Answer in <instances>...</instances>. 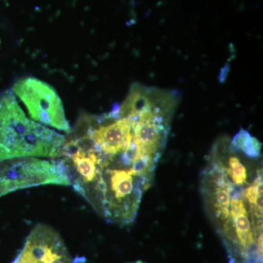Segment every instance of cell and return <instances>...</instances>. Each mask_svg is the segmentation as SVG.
<instances>
[{
	"instance_id": "obj_1",
	"label": "cell",
	"mask_w": 263,
	"mask_h": 263,
	"mask_svg": "<svg viewBox=\"0 0 263 263\" xmlns=\"http://www.w3.org/2000/svg\"><path fill=\"white\" fill-rule=\"evenodd\" d=\"M65 141L62 135L29 119L13 91L0 94V163L25 157L57 158Z\"/></svg>"
},
{
	"instance_id": "obj_2",
	"label": "cell",
	"mask_w": 263,
	"mask_h": 263,
	"mask_svg": "<svg viewBox=\"0 0 263 263\" xmlns=\"http://www.w3.org/2000/svg\"><path fill=\"white\" fill-rule=\"evenodd\" d=\"M132 164L127 168L113 167L105 159L104 161L94 194L108 221L123 224L133 221L142 194L148 186L146 176L137 174Z\"/></svg>"
},
{
	"instance_id": "obj_3",
	"label": "cell",
	"mask_w": 263,
	"mask_h": 263,
	"mask_svg": "<svg viewBox=\"0 0 263 263\" xmlns=\"http://www.w3.org/2000/svg\"><path fill=\"white\" fill-rule=\"evenodd\" d=\"M13 90L34 120L58 130L70 133L61 99L50 85L29 77L17 81Z\"/></svg>"
},
{
	"instance_id": "obj_4",
	"label": "cell",
	"mask_w": 263,
	"mask_h": 263,
	"mask_svg": "<svg viewBox=\"0 0 263 263\" xmlns=\"http://www.w3.org/2000/svg\"><path fill=\"white\" fill-rule=\"evenodd\" d=\"M0 178L11 192L41 185H71L60 160L53 162L33 157L16 159L2 164Z\"/></svg>"
},
{
	"instance_id": "obj_5",
	"label": "cell",
	"mask_w": 263,
	"mask_h": 263,
	"mask_svg": "<svg viewBox=\"0 0 263 263\" xmlns=\"http://www.w3.org/2000/svg\"><path fill=\"white\" fill-rule=\"evenodd\" d=\"M171 98L159 105L151 100L150 95L148 104L137 114L133 143L140 156H146L156 160L167 135L163 110L172 105V103H168Z\"/></svg>"
},
{
	"instance_id": "obj_6",
	"label": "cell",
	"mask_w": 263,
	"mask_h": 263,
	"mask_svg": "<svg viewBox=\"0 0 263 263\" xmlns=\"http://www.w3.org/2000/svg\"><path fill=\"white\" fill-rule=\"evenodd\" d=\"M13 263H78L72 258L60 234L45 224H37L27 237Z\"/></svg>"
},
{
	"instance_id": "obj_7",
	"label": "cell",
	"mask_w": 263,
	"mask_h": 263,
	"mask_svg": "<svg viewBox=\"0 0 263 263\" xmlns=\"http://www.w3.org/2000/svg\"><path fill=\"white\" fill-rule=\"evenodd\" d=\"M135 123L136 119L119 118L111 124L92 129L86 136L104 156L114 157L130 146Z\"/></svg>"
},
{
	"instance_id": "obj_8",
	"label": "cell",
	"mask_w": 263,
	"mask_h": 263,
	"mask_svg": "<svg viewBox=\"0 0 263 263\" xmlns=\"http://www.w3.org/2000/svg\"><path fill=\"white\" fill-rule=\"evenodd\" d=\"M230 214L233 219L237 240L243 250L247 251L254 242L253 230L243 199L234 197L230 200Z\"/></svg>"
},
{
	"instance_id": "obj_9",
	"label": "cell",
	"mask_w": 263,
	"mask_h": 263,
	"mask_svg": "<svg viewBox=\"0 0 263 263\" xmlns=\"http://www.w3.org/2000/svg\"><path fill=\"white\" fill-rule=\"evenodd\" d=\"M214 183L209 194V202L216 219L221 221H226L230 215L232 184L224 176L216 178Z\"/></svg>"
},
{
	"instance_id": "obj_10",
	"label": "cell",
	"mask_w": 263,
	"mask_h": 263,
	"mask_svg": "<svg viewBox=\"0 0 263 263\" xmlns=\"http://www.w3.org/2000/svg\"><path fill=\"white\" fill-rule=\"evenodd\" d=\"M232 149L241 151L250 158H257L260 155L262 143L245 129H240L231 141Z\"/></svg>"
},
{
	"instance_id": "obj_11",
	"label": "cell",
	"mask_w": 263,
	"mask_h": 263,
	"mask_svg": "<svg viewBox=\"0 0 263 263\" xmlns=\"http://www.w3.org/2000/svg\"><path fill=\"white\" fill-rule=\"evenodd\" d=\"M246 197L257 217L262 216V180L259 176L246 191Z\"/></svg>"
},
{
	"instance_id": "obj_12",
	"label": "cell",
	"mask_w": 263,
	"mask_h": 263,
	"mask_svg": "<svg viewBox=\"0 0 263 263\" xmlns=\"http://www.w3.org/2000/svg\"><path fill=\"white\" fill-rule=\"evenodd\" d=\"M228 174L235 185L242 186L247 182V171L238 157L231 156L228 160Z\"/></svg>"
},
{
	"instance_id": "obj_13",
	"label": "cell",
	"mask_w": 263,
	"mask_h": 263,
	"mask_svg": "<svg viewBox=\"0 0 263 263\" xmlns=\"http://www.w3.org/2000/svg\"><path fill=\"white\" fill-rule=\"evenodd\" d=\"M129 263H147V262H143V261H141V260H138V261H136V262H129Z\"/></svg>"
}]
</instances>
